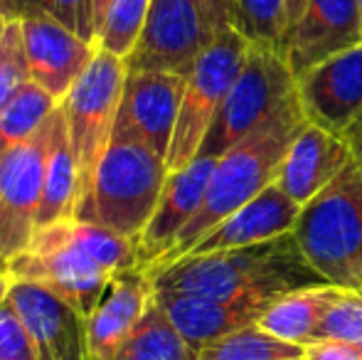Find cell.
<instances>
[{"label":"cell","mask_w":362,"mask_h":360,"mask_svg":"<svg viewBox=\"0 0 362 360\" xmlns=\"http://www.w3.org/2000/svg\"><path fill=\"white\" fill-rule=\"evenodd\" d=\"M139 269L134 240L86 220H64L37 230L28 250L8 265L13 279L49 289L89 318L114 277Z\"/></svg>","instance_id":"6da1fadb"},{"label":"cell","mask_w":362,"mask_h":360,"mask_svg":"<svg viewBox=\"0 0 362 360\" xmlns=\"http://www.w3.org/2000/svg\"><path fill=\"white\" fill-rule=\"evenodd\" d=\"M148 277L153 294L195 298H229L242 294L281 296L296 289L325 284L300 255L291 232L262 245L185 255L160 269L148 272Z\"/></svg>","instance_id":"7a4b0ae2"},{"label":"cell","mask_w":362,"mask_h":360,"mask_svg":"<svg viewBox=\"0 0 362 360\" xmlns=\"http://www.w3.org/2000/svg\"><path fill=\"white\" fill-rule=\"evenodd\" d=\"M305 124L308 121L300 109L298 94L293 91L247 139H242L227 153L219 156L197 215L187 222L173 250L165 257H160L148 272L160 269V267L185 257L212 227H217L234 210H239L249 200L262 195L269 185H274L288 146L303 131Z\"/></svg>","instance_id":"3957f363"},{"label":"cell","mask_w":362,"mask_h":360,"mask_svg":"<svg viewBox=\"0 0 362 360\" xmlns=\"http://www.w3.org/2000/svg\"><path fill=\"white\" fill-rule=\"evenodd\" d=\"M291 235L325 284L362 289V175L355 161L300 205Z\"/></svg>","instance_id":"277c9868"},{"label":"cell","mask_w":362,"mask_h":360,"mask_svg":"<svg viewBox=\"0 0 362 360\" xmlns=\"http://www.w3.org/2000/svg\"><path fill=\"white\" fill-rule=\"evenodd\" d=\"M168 163L131 131L116 126L76 220L96 222L139 242L160 200Z\"/></svg>","instance_id":"5b68a950"},{"label":"cell","mask_w":362,"mask_h":360,"mask_svg":"<svg viewBox=\"0 0 362 360\" xmlns=\"http://www.w3.org/2000/svg\"><path fill=\"white\" fill-rule=\"evenodd\" d=\"M126 72V59L99 50L84 77L62 101L64 126L79 170V207L89 195L101 158L114 139Z\"/></svg>","instance_id":"8992f818"},{"label":"cell","mask_w":362,"mask_h":360,"mask_svg":"<svg viewBox=\"0 0 362 360\" xmlns=\"http://www.w3.org/2000/svg\"><path fill=\"white\" fill-rule=\"evenodd\" d=\"M293 91L296 77L288 67L286 54L279 50L249 45L242 72L219 106L197 156L219 158L227 153L259 124H264Z\"/></svg>","instance_id":"52a82bcc"},{"label":"cell","mask_w":362,"mask_h":360,"mask_svg":"<svg viewBox=\"0 0 362 360\" xmlns=\"http://www.w3.org/2000/svg\"><path fill=\"white\" fill-rule=\"evenodd\" d=\"M247 52L249 42L234 28L227 33H219L202 50L192 72L187 74L170 153L165 161L168 170L182 168L197 156L219 106L227 99L234 79L242 72Z\"/></svg>","instance_id":"ba28073f"},{"label":"cell","mask_w":362,"mask_h":360,"mask_svg":"<svg viewBox=\"0 0 362 360\" xmlns=\"http://www.w3.org/2000/svg\"><path fill=\"white\" fill-rule=\"evenodd\" d=\"M54 114L33 139L0 153V255L5 267L28 250L37 232V210L49 141L54 134Z\"/></svg>","instance_id":"9c48e42d"},{"label":"cell","mask_w":362,"mask_h":360,"mask_svg":"<svg viewBox=\"0 0 362 360\" xmlns=\"http://www.w3.org/2000/svg\"><path fill=\"white\" fill-rule=\"evenodd\" d=\"M212 40L215 33L207 25L200 0H151L141 37L126 67L187 77Z\"/></svg>","instance_id":"30bf717a"},{"label":"cell","mask_w":362,"mask_h":360,"mask_svg":"<svg viewBox=\"0 0 362 360\" xmlns=\"http://www.w3.org/2000/svg\"><path fill=\"white\" fill-rule=\"evenodd\" d=\"M20 25L30 79L62 104L99 54V45L86 42L62 23L35 8L25 10Z\"/></svg>","instance_id":"8fae6325"},{"label":"cell","mask_w":362,"mask_h":360,"mask_svg":"<svg viewBox=\"0 0 362 360\" xmlns=\"http://www.w3.org/2000/svg\"><path fill=\"white\" fill-rule=\"evenodd\" d=\"M305 121L343 136L362 114V42L296 77Z\"/></svg>","instance_id":"7c38bea8"},{"label":"cell","mask_w":362,"mask_h":360,"mask_svg":"<svg viewBox=\"0 0 362 360\" xmlns=\"http://www.w3.org/2000/svg\"><path fill=\"white\" fill-rule=\"evenodd\" d=\"M187 77L158 69H129L116 126L131 131L168 161Z\"/></svg>","instance_id":"4fadbf2b"},{"label":"cell","mask_w":362,"mask_h":360,"mask_svg":"<svg viewBox=\"0 0 362 360\" xmlns=\"http://www.w3.org/2000/svg\"><path fill=\"white\" fill-rule=\"evenodd\" d=\"M8 301L28 328L37 360H86V318L64 298L40 284L13 279Z\"/></svg>","instance_id":"5bb4252c"},{"label":"cell","mask_w":362,"mask_h":360,"mask_svg":"<svg viewBox=\"0 0 362 360\" xmlns=\"http://www.w3.org/2000/svg\"><path fill=\"white\" fill-rule=\"evenodd\" d=\"M217 158L197 156L187 166L168 173L160 200L148 220L144 235L139 237V269L148 272L160 257H165L187 227V222L197 215L202 197L210 185Z\"/></svg>","instance_id":"9a60e30c"},{"label":"cell","mask_w":362,"mask_h":360,"mask_svg":"<svg viewBox=\"0 0 362 360\" xmlns=\"http://www.w3.org/2000/svg\"><path fill=\"white\" fill-rule=\"evenodd\" d=\"M362 42L358 0H308L288 35L286 59L293 77Z\"/></svg>","instance_id":"2e32d148"},{"label":"cell","mask_w":362,"mask_h":360,"mask_svg":"<svg viewBox=\"0 0 362 360\" xmlns=\"http://www.w3.org/2000/svg\"><path fill=\"white\" fill-rule=\"evenodd\" d=\"M156 303L168 313L173 326L182 333L195 351L239 331L244 326L259 323L269 303L279 296L264 294H242L229 298H195L175 294H153Z\"/></svg>","instance_id":"e0dca14e"},{"label":"cell","mask_w":362,"mask_h":360,"mask_svg":"<svg viewBox=\"0 0 362 360\" xmlns=\"http://www.w3.org/2000/svg\"><path fill=\"white\" fill-rule=\"evenodd\" d=\"M153 303V284L144 269H131L109 284L104 298L86 318V360H111L129 341Z\"/></svg>","instance_id":"ac0fdd59"},{"label":"cell","mask_w":362,"mask_h":360,"mask_svg":"<svg viewBox=\"0 0 362 360\" xmlns=\"http://www.w3.org/2000/svg\"><path fill=\"white\" fill-rule=\"evenodd\" d=\"M300 205L284 192L279 182L269 185L262 195L234 210L227 220L212 227L187 255H210V252L234 250V247L262 245L288 235L298 220Z\"/></svg>","instance_id":"d6986e66"},{"label":"cell","mask_w":362,"mask_h":360,"mask_svg":"<svg viewBox=\"0 0 362 360\" xmlns=\"http://www.w3.org/2000/svg\"><path fill=\"white\" fill-rule=\"evenodd\" d=\"M350 161H353V153H350V146L343 136L328 134L318 126L305 124L284 156L276 182L284 187V192L291 200L305 205Z\"/></svg>","instance_id":"ffe728a7"},{"label":"cell","mask_w":362,"mask_h":360,"mask_svg":"<svg viewBox=\"0 0 362 360\" xmlns=\"http://www.w3.org/2000/svg\"><path fill=\"white\" fill-rule=\"evenodd\" d=\"M76 210H79V170H76V158L69 144L67 126H64L62 104H59L54 114V134L49 141L47 166H45L37 230L64 220H74Z\"/></svg>","instance_id":"44dd1931"},{"label":"cell","mask_w":362,"mask_h":360,"mask_svg":"<svg viewBox=\"0 0 362 360\" xmlns=\"http://www.w3.org/2000/svg\"><path fill=\"white\" fill-rule=\"evenodd\" d=\"M338 286H305L296 291L281 294L269 303V308L259 318V326L281 341L296 346H313L318 341L320 323L325 318L330 301L335 298Z\"/></svg>","instance_id":"7402d4cb"},{"label":"cell","mask_w":362,"mask_h":360,"mask_svg":"<svg viewBox=\"0 0 362 360\" xmlns=\"http://www.w3.org/2000/svg\"><path fill=\"white\" fill-rule=\"evenodd\" d=\"M200 351L182 338V333L173 326L168 313L153 303L148 306L146 316L129 336V341L119 348L111 360H197Z\"/></svg>","instance_id":"603a6c76"},{"label":"cell","mask_w":362,"mask_h":360,"mask_svg":"<svg viewBox=\"0 0 362 360\" xmlns=\"http://www.w3.org/2000/svg\"><path fill=\"white\" fill-rule=\"evenodd\" d=\"M232 28L252 47H269L286 54V0H232Z\"/></svg>","instance_id":"cb8c5ba5"},{"label":"cell","mask_w":362,"mask_h":360,"mask_svg":"<svg viewBox=\"0 0 362 360\" xmlns=\"http://www.w3.org/2000/svg\"><path fill=\"white\" fill-rule=\"evenodd\" d=\"M57 106L59 101L52 94L28 79L0 114V153L33 139Z\"/></svg>","instance_id":"d4e9b609"},{"label":"cell","mask_w":362,"mask_h":360,"mask_svg":"<svg viewBox=\"0 0 362 360\" xmlns=\"http://www.w3.org/2000/svg\"><path fill=\"white\" fill-rule=\"evenodd\" d=\"M305 348L281 341L259 323L244 326L200 351L197 360H303Z\"/></svg>","instance_id":"484cf974"},{"label":"cell","mask_w":362,"mask_h":360,"mask_svg":"<svg viewBox=\"0 0 362 360\" xmlns=\"http://www.w3.org/2000/svg\"><path fill=\"white\" fill-rule=\"evenodd\" d=\"M151 0H109L99 28V50L129 59L144 30Z\"/></svg>","instance_id":"4316f807"},{"label":"cell","mask_w":362,"mask_h":360,"mask_svg":"<svg viewBox=\"0 0 362 360\" xmlns=\"http://www.w3.org/2000/svg\"><path fill=\"white\" fill-rule=\"evenodd\" d=\"M318 341H340L362 346V289H340L320 323ZM315 341V343H318Z\"/></svg>","instance_id":"83f0119b"},{"label":"cell","mask_w":362,"mask_h":360,"mask_svg":"<svg viewBox=\"0 0 362 360\" xmlns=\"http://www.w3.org/2000/svg\"><path fill=\"white\" fill-rule=\"evenodd\" d=\"M28 79L30 72L28 57H25L23 25L20 20H10L0 37V114Z\"/></svg>","instance_id":"f1b7e54d"},{"label":"cell","mask_w":362,"mask_h":360,"mask_svg":"<svg viewBox=\"0 0 362 360\" xmlns=\"http://www.w3.org/2000/svg\"><path fill=\"white\" fill-rule=\"evenodd\" d=\"M28 10L35 8L49 15L64 28H69L86 42L99 45V25H96V5L94 0H25Z\"/></svg>","instance_id":"f546056e"},{"label":"cell","mask_w":362,"mask_h":360,"mask_svg":"<svg viewBox=\"0 0 362 360\" xmlns=\"http://www.w3.org/2000/svg\"><path fill=\"white\" fill-rule=\"evenodd\" d=\"M0 360H37V351L13 303L0 306Z\"/></svg>","instance_id":"4dcf8cb0"},{"label":"cell","mask_w":362,"mask_h":360,"mask_svg":"<svg viewBox=\"0 0 362 360\" xmlns=\"http://www.w3.org/2000/svg\"><path fill=\"white\" fill-rule=\"evenodd\" d=\"M305 360H362V346L340 341H318L305 348Z\"/></svg>","instance_id":"1f68e13d"},{"label":"cell","mask_w":362,"mask_h":360,"mask_svg":"<svg viewBox=\"0 0 362 360\" xmlns=\"http://www.w3.org/2000/svg\"><path fill=\"white\" fill-rule=\"evenodd\" d=\"M200 5L215 37L219 33L232 30V0H200Z\"/></svg>","instance_id":"d6a6232c"},{"label":"cell","mask_w":362,"mask_h":360,"mask_svg":"<svg viewBox=\"0 0 362 360\" xmlns=\"http://www.w3.org/2000/svg\"><path fill=\"white\" fill-rule=\"evenodd\" d=\"M343 139L348 141L350 153H353V161L358 163L360 175H362V114L353 121V124H350V129L343 134Z\"/></svg>","instance_id":"836d02e7"},{"label":"cell","mask_w":362,"mask_h":360,"mask_svg":"<svg viewBox=\"0 0 362 360\" xmlns=\"http://www.w3.org/2000/svg\"><path fill=\"white\" fill-rule=\"evenodd\" d=\"M25 10H28L25 0H0V15L8 20H20Z\"/></svg>","instance_id":"e575fe53"},{"label":"cell","mask_w":362,"mask_h":360,"mask_svg":"<svg viewBox=\"0 0 362 360\" xmlns=\"http://www.w3.org/2000/svg\"><path fill=\"white\" fill-rule=\"evenodd\" d=\"M305 5H308V0H286V8H288V35H291V30L296 28V23L300 20Z\"/></svg>","instance_id":"d590c367"},{"label":"cell","mask_w":362,"mask_h":360,"mask_svg":"<svg viewBox=\"0 0 362 360\" xmlns=\"http://www.w3.org/2000/svg\"><path fill=\"white\" fill-rule=\"evenodd\" d=\"M10 284H13V277H10L8 272H0V306H3L5 298H8Z\"/></svg>","instance_id":"8d00e7d4"},{"label":"cell","mask_w":362,"mask_h":360,"mask_svg":"<svg viewBox=\"0 0 362 360\" xmlns=\"http://www.w3.org/2000/svg\"><path fill=\"white\" fill-rule=\"evenodd\" d=\"M106 3H109V0H94V5H96V25H99V28H101V18H104Z\"/></svg>","instance_id":"74e56055"},{"label":"cell","mask_w":362,"mask_h":360,"mask_svg":"<svg viewBox=\"0 0 362 360\" xmlns=\"http://www.w3.org/2000/svg\"><path fill=\"white\" fill-rule=\"evenodd\" d=\"M10 20L8 18H3V15H0V37H3V33H5V25H8Z\"/></svg>","instance_id":"f35d334b"},{"label":"cell","mask_w":362,"mask_h":360,"mask_svg":"<svg viewBox=\"0 0 362 360\" xmlns=\"http://www.w3.org/2000/svg\"><path fill=\"white\" fill-rule=\"evenodd\" d=\"M0 272H8V267H5V262H3V255H0Z\"/></svg>","instance_id":"ab89813d"},{"label":"cell","mask_w":362,"mask_h":360,"mask_svg":"<svg viewBox=\"0 0 362 360\" xmlns=\"http://www.w3.org/2000/svg\"><path fill=\"white\" fill-rule=\"evenodd\" d=\"M358 8H360V25H362V0H358Z\"/></svg>","instance_id":"60d3db41"},{"label":"cell","mask_w":362,"mask_h":360,"mask_svg":"<svg viewBox=\"0 0 362 360\" xmlns=\"http://www.w3.org/2000/svg\"><path fill=\"white\" fill-rule=\"evenodd\" d=\"M303 360H305V358H303Z\"/></svg>","instance_id":"b9f144b4"}]
</instances>
